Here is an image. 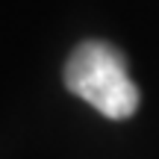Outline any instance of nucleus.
<instances>
[{"mask_svg": "<svg viewBox=\"0 0 159 159\" xmlns=\"http://www.w3.org/2000/svg\"><path fill=\"white\" fill-rule=\"evenodd\" d=\"M65 85L112 121H124L139 109V89L127 74L124 56L106 41H83L74 47L65 65Z\"/></svg>", "mask_w": 159, "mask_h": 159, "instance_id": "obj_1", "label": "nucleus"}]
</instances>
